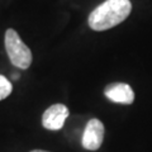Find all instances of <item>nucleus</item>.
<instances>
[{
    "instance_id": "f257e3e1",
    "label": "nucleus",
    "mask_w": 152,
    "mask_h": 152,
    "mask_svg": "<svg viewBox=\"0 0 152 152\" xmlns=\"http://www.w3.org/2000/svg\"><path fill=\"white\" fill-rule=\"evenodd\" d=\"M131 12V0H107L90 13L88 18L89 27L96 32L112 29L124 22Z\"/></svg>"
},
{
    "instance_id": "f03ea898",
    "label": "nucleus",
    "mask_w": 152,
    "mask_h": 152,
    "mask_svg": "<svg viewBox=\"0 0 152 152\" xmlns=\"http://www.w3.org/2000/svg\"><path fill=\"white\" fill-rule=\"evenodd\" d=\"M4 45H5L9 60L15 67L20 70H27L32 65V51L22 41V38L19 37L15 29H13V28L7 29L5 37H4Z\"/></svg>"
},
{
    "instance_id": "7ed1b4c3",
    "label": "nucleus",
    "mask_w": 152,
    "mask_h": 152,
    "mask_svg": "<svg viewBox=\"0 0 152 152\" xmlns=\"http://www.w3.org/2000/svg\"><path fill=\"white\" fill-rule=\"evenodd\" d=\"M103 140H104V124L96 118H93V119L88 122V124L84 129L83 140H81L83 147L89 151H96L98 148H100Z\"/></svg>"
},
{
    "instance_id": "20e7f679",
    "label": "nucleus",
    "mask_w": 152,
    "mask_h": 152,
    "mask_svg": "<svg viewBox=\"0 0 152 152\" xmlns=\"http://www.w3.org/2000/svg\"><path fill=\"white\" fill-rule=\"evenodd\" d=\"M69 117V109L64 104H53L42 115V126L48 131H60Z\"/></svg>"
},
{
    "instance_id": "39448f33",
    "label": "nucleus",
    "mask_w": 152,
    "mask_h": 152,
    "mask_svg": "<svg viewBox=\"0 0 152 152\" xmlns=\"http://www.w3.org/2000/svg\"><path fill=\"white\" fill-rule=\"evenodd\" d=\"M105 96L113 103L132 104L134 102V93L128 84L124 83H112L104 89Z\"/></svg>"
},
{
    "instance_id": "423d86ee",
    "label": "nucleus",
    "mask_w": 152,
    "mask_h": 152,
    "mask_svg": "<svg viewBox=\"0 0 152 152\" xmlns=\"http://www.w3.org/2000/svg\"><path fill=\"white\" fill-rule=\"evenodd\" d=\"M13 91V85L5 76L0 75V100L8 98Z\"/></svg>"
},
{
    "instance_id": "0eeeda50",
    "label": "nucleus",
    "mask_w": 152,
    "mask_h": 152,
    "mask_svg": "<svg viewBox=\"0 0 152 152\" xmlns=\"http://www.w3.org/2000/svg\"><path fill=\"white\" fill-rule=\"evenodd\" d=\"M31 152H50V151H45V150H33Z\"/></svg>"
},
{
    "instance_id": "6e6552de",
    "label": "nucleus",
    "mask_w": 152,
    "mask_h": 152,
    "mask_svg": "<svg viewBox=\"0 0 152 152\" xmlns=\"http://www.w3.org/2000/svg\"><path fill=\"white\" fill-rule=\"evenodd\" d=\"M13 77H14V79H18V77H19V75H18V74H14V75H13Z\"/></svg>"
}]
</instances>
